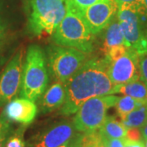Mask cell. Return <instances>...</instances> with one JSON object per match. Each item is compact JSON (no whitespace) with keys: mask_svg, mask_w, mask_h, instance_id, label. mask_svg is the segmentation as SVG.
Returning a JSON list of instances; mask_svg holds the SVG:
<instances>
[{"mask_svg":"<svg viewBox=\"0 0 147 147\" xmlns=\"http://www.w3.org/2000/svg\"><path fill=\"white\" fill-rule=\"evenodd\" d=\"M109 63L105 57L92 58L69 79L65 84L66 96L60 110L61 115H74L90 98L112 94L115 85L108 74Z\"/></svg>","mask_w":147,"mask_h":147,"instance_id":"1","label":"cell"},{"mask_svg":"<svg viewBox=\"0 0 147 147\" xmlns=\"http://www.w3.org/2000/svg\"><path fill=\"white\" fill-rule=\"evenodd\" d=\"M65 8L66 12L63 20L53 32L54 42L57 45L73 47L85 53H92L94 34L91 32L81 13L67 5Z\"/></svg>","mask_w":147,"mask_h":147,"instance_id":"2","label":"cell"},{"mask_svg":"<svg viewBox=\"0 0 147 147\" xmlns=\"http://www.w3.org/2000/svg\"><path fill=\"white\" fill-rule=\"evenodd\" d=\"M45 54L38 45H30L26 53L22 70L20 95L36 101L44 92L48 84V72Z\"/></svg>","mask_w":147,"mask_h":147,"instance_id":"3","label":"cell"},{"mask_svg":"<svg viewBox=\"0 0 147 147\" xmlns=\"http://www.w3.org/2000/svg\"><path fill=\"white\" fill-rule=\"evenodd\" d=\"M29 29L36 36L53 34L66 12L65 0H26Z\"/></svg>","mask_w":147,"mask_h":147,"instance_id":"4","label":"cell"},{"mask_svg":"<svg viewBox=\"0 0 147 147\" xmlns=\"http://www.w3.org/2000/svg\"><path fill=\"white\" fill-rule=\"evenodd\" d=\"M115 96H100L86 100L77 110L73 119L76 131L87 132L98 130L106 119L107 110L119 100Z\"/></svg>","mask_w":147,"mask_h":147,"instance_id":"5","label":"cell"},{"mask_svg":"<svg viewBox=\"0 0 147 147\" xmlns=\"http://www.w3.org/2000/svg\"><path fill=\"white\" fill-rule=\"evenodd\" d=\"M51 72L61 83L65 84L88 61L87 53L73 47L53 45L47 47Z\"/></svg>","mask_w":147,"mask_h":147,"instance_id":"6","label":"cell"},{"mask_svg":"<svg viewBox=\"0 0 147 147\" xmlns=\"http://www.w3.org/2000/svg\"><path fill=\"white\" fill-rule=\"evenodd\" d=\"M23 56V49L19 50L0 74V107L12 100L21 89Z\"/></svg>","mask_w":147,"mask_h":147,"instance_id":"7","label":"cell"},{"mask_svg":"<svg viewBox=\"0 0 147 147\" xmlns=\"http://www.w3.org/2000/svg\"><path fill=\"white\" fill-rule=\"evenodd\" d=\"M117 18L123 35L125 46L136 50L139 56L147 54L137 11L132 7H119L118 8Z\"/></svg>","mask_w":147,"mask_h":147,"instance_id":"8","label":"cell"},{"mask_svg":"<svg viewBox=\"0 0 147 147\" xmlns=\"http://www.w3.org/2000/svg\"><path fill=\"white\" fill-rule=\"evenodd\" d=\"M139 54L127 47L126 53L115 61H110L108 74L115 85L124 84L140 79Z\"/></svg>","mask_w":147,"mask_h":147,"instance_id":"9","label":"cell"},{"mask_svg":"<svg viewBox=\"0 0 147 147\" xmlns=\"http://www.w3.org/2000/svg\"><path fill=\"white\" fill-rule=\"evenodd\" d=\"M117 10L115 0H100L84 10L81 15L95 35L108 26Z\"/></svg>","mask_w":147,"mask_h":147,"instance_id":"10","label":"cell"},{"mask_svg":"<svg viewBox=\"0 0 147 147\" xmlns=\"http://www.w3.org/2000/svg\"><path fill=\"white\" fill-rule=\"evenodd\" d=\"M75 131L73 122H60L38 134L30 147H59L73 139L77 134Z\"/></svg>","mask_w":147,"mask_h":147,"instance_id":"11","label":"cell"},{"mask_svg":"<svg viewBox=\"0 0 147 147\" xmlns=\"http://www.w3.org/2000/svg\"><path fill=\"white\" fill-rule=\"evenodd\" d=\"M37 110V106L34 101L21 97L10 100L2 115L10 122L29 125L34 120Z\"/></svg>","mask_w":147,"mask_h":147,"instance_id":"12","label":"cell"},{"mask_svg":"<svg viewBox=\"0 0 147 147\" xmlns=\"http://www.w3.org/2000/svg\"><path fill=\"white\" fill-rule=\"evenodd\" d=\"M65 84L60 81L54 83L45 92H43L40 101L41 111L46 114L61 107L65 100Z\"/></svg>","mask_w":147,"mask_h":147,"instance_id":"13","label":"cell"},{"mask_svg":"<svg viewBox=\"0 0 147 147\" xmlns=\"http://www.w3.org/2000/svg\"><path fill=\"white\" fill-rule=\"evenodd\" d=\"M105 29L106 30L103 42V52L105 53V55H106L111 48L125 44L118 18L115 19L114 17Z\"/></svg>","mask_w":147,"mask_h":147,"instance_id":"14","label":"cell"},{"mask_svg":"<svg viewBox=\"0 0 147 147\" xmlns=\"http://www.w3.org/2000/svg\"><path fill=\"white\" fill-rule=\"evenodd\" d=\"M114 93H122L143 102H147V87L139 80L115 85L112 92V94Z\"/></svg>","mask_w":147,"mask_h":147,"instance_id":"15","label":"cell"},{"mask_svg":"<svg viewBox=\"0 0 147 147\" xmlns=\"http://www.w3.org/2000/svg\"><path fill=\"white\" fill-rule=\"evenodd\" d=\"M100 133L106 138L123 139L125 137L127 127L124 124L116 119L115 117H106L103 124L98 129Z\"/></svg>","mask_w":147,"mask_h":147,"instance_id":"16","label":"cell"},{"mask_svg":"<svg viewBox=\"0 0 147 147\" xmlns=\"http://www.w3.org/2000/svg\"><path fill=\"white\" fill-rule=\"evenodd\" d=\"M122 123L127 127H142L147 121V103L143 104L123 117Z\"/></svg>","mask_w":147,"mask_h":147,"instance_id":"17","label":"cell"},{"mask_svg":"<svg viewBox=\"0 0 147 147\" xmlns=\"http://www.w3.org/2000/svg\"><path fill=\"white\" fill-rule=\"evenodd\" d=\"M102 139L99 130L76 134L74 137V147H98Z\"/></svg>","mask_w":147,"mask_h":147,"instance_id":"18","label":"cell"},{"mask_svg":"<svg viewBox=\"0 0 147 147\" xmlns=\"http://www.w3.org/2000/svg\"><path fill=\"white\" fill-rule=\"evenodd\" d=\"M145 103H147V102H143V101L137 100L131 96L125 95L124 96L119 98V100H117L115 106L118 115L122 119L123 117L128 115L132 110L137 109V107L141 106Z\"/></svg>","mask_w":147,"mask_h":147,"instance_id":"19","label":"cell"},{"mask_svg":"<svg viewBox=\"0 0 147 147\" xmlns=\"http://www.w3.org/2000/svg\"><path fill=\"white\" fill-rule=\"evenodd\" d=\"M11 127L10 121L7 120L4 116H0V147H4L7 138L11 135Z\"/></svg>","mask_w":147,"mask_h":147,"instance_id":"20","label":"cell"},{"mask_svg":"<svg viewBox=\"0 0 147 147\" xmlns=\"http://www.w3.org/2000/svg\"><path fill=\"white\" fill-rule=\"evenodd\" d=\"M24 129L21 127L14 133L11 134L6 142L5 147H26V142L23 138Z\"/></svg>","mask_w":147,"mask_h":147,"instance_id":"21","label":"cell"},{"mask_svg":"<svg viewBox=\"0 0 147 147\" xmlns=\"http://www.w3.org/2000/svg\"><path fill=\"white\" fill-rule=\"evenodd\" d=\"M100 0H65V5L74 8V10L82 13L90 6L93 5Z\"/></svg>","mask_w":147,"mask_h":147,"instance_id":"22","label":"cell"},{"mask_svg":"<svg viewBox=\"0 0 147 147\" xmlns=\"http://www.w3.org/2000/svg\"><path fill=\"white\" fill-rule=\"evenodd\" d=\"M124 139L131 142H144L140 127H127Z\"/></svg>","mask_w":147,"mask_h":147,"instance_id":"23","label":"cell"},{"mask_svg":"<svg viewBox=\"0 0 147 147\" xmlns=\"http://www.w3.org/2000/svg\"><path fill=\"white\" fill-rule=\"evenodd\" d=\"M127 49V47L125 45H120V46L113 47L105 55V57L109 60V61H115L116 59L122 57L124 53H126Z\"/></svg>","mask_w":147,"mask_h":147,"instance_id":"24","label":"cell"},{"mask_svg":"<svg viewBox=\"0 0 147 147\" xmlns=\"http://www.w3.org/2000/svg\"><path fill=\"white\" fill-rule=\"evenodd\" d=\"M139 72L141 81L147 87V54L139 57Z\"/></svg>","mask_w":147,"mask_h":147,"instance_id":"25","label":"cell"},{"mask_svg":"<svg viewBox=\"0 0 147 147\" xmlns=\"http://www.w3.org/2000/svg\"><path fill=\"white\" fill-rule=\"evenodd\" d=\"M116 6L119 7H137L144 3V0H115Z\"/></svg>","mask_w":147,"mask_h":147,"instance_id":"26","label":"cell"},{"mask_svg":"<svg viewBox=\"0 0 147 147\" xmlns=\"http://www.w3.org/2000/svg\"><path fill=\"white\" fill-rule=\"evenodd\" d=\"M105 138L110 147H123V139H112V138H106V137Z\"/></svg>","mask_w":147,"mask_h":147,"instance_id":"27","label":"cell"},{"mask_svg":"<svg viewBox=\"0 0 147 147\" xmlns=\"http://www.w3.org/2000/svg\"><path fill=\"white\" fill-rule=\"evenodd\" d=\"M123 147H145L144 142H131L126 139H123Z\"/></svg>","mask_w":147,"mask_h":147,"instance_id":"28","label":"cell"},{"mask_svg":"<svg viewBox=\"0 0 147 147\" xmlns=\"http://www.w3.org/2000/svg\"><path fill=\"white\" fill-rule=\"evenodd\" d=\"M141 131H142L143 139L144 140L147 139V121L146 122V123L141 127Z\"/></svg>","mask_w":147,"mask_h":147,"instance_id":"29","label":"cell"},{"mask_svg":"<svg viewBox=\"0 0 147 147\" xmlns=\"http://www.w3.org/2000/svg\"><path fill=\"white\" fill-rule=\"evenodd\" d=\"M101 136H102V139H101V141H100V142L99 143L98 147H110L109 146V145H108V143H107V142H106V141H105V137H104L102 134H101Z\"/></svg>","mask_w":147,"mask_h":147,"instance_id":"30","label":"cell"},{"mask_svg":"<svg viewBox=\"0 0 147 147\" xmlns=\"http://www.w3.org/2000/svg\"><path fill=\"white\" fill-rule=\"evenodd\" d=\"M59 147H74V138L73 139H71L70 141L64 143L63 145L60 146Z\"/></svg>","mask_w":147,"mask_h":147,"instance_id":"31","label":"cell"},{"mask_svg":"<svg viewBox=\"0 0 147 147\" xmlns=\"http://www.w3.org/2000/svg\"><path fill=\"white\" fill-rule=\"evenodd\" d=\"M3 25L1 24V21H0V37L2 35V34H3Z\"/></svg>","mask_w":147,"mask_h":147,"instance_id":"32","label":"cell"},{"mask_svg":"<svg viewBox=\"0 0 147 147\" xmlns=\"http://www.w3.org/2000/svg\"><path fill=\"white\" fill-rule=\"evenodd\" d=\"M144 145H145V147H147V139L144 140Z\"/></svg>","mask_w":147,"mask_h":147,"instance_id":"33","label":"cell"},{"mask_svg":"<svg viewBox=\"0 0 147 147\" xmlns=\"http://www.w3.org/2000/svg\"><path fill=\"white\" fill-rule=\"evenodd\" d=\"M144 3H145V5L146 7L147 8V0H144Z\"/></svg>","mask_w":147,"mask_h":147,"instance_id":"34","label":"cell"}]
</instances>
